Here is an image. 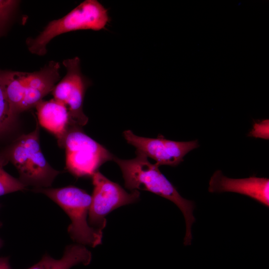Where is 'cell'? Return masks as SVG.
I'll return each mask as SVG.
<instances>
[{
    "label": "cell",
    "mask_w": 269,
    "mask_h": 269,
    "mask_svg": "<svg viewBox=\"0 0 269 269\" xmlns=\"http://www.w3.org/2000/svg\"><path fill=\"white\" fill-rule=\"evenodd\" d=\"M8 160L3 153L0 154V196L12 192L25 189V186L19 179L7 173L3 166Z\"/></svg>",
    "instance_id": "5bb4252c"
},
{
    "label": "cell",
    "mask_w": 269,
    "mask_h": 269,
    "mask_svg": "<svg viewBox=\"0 0 269 269\" xmlns=\"http://www.w3.org/2000/svg\"><path fill=\"white\" fill-rule=\"evenodd\" d=\"M63 147L65 148L66 168L77 177L92 176L103 163L114 157L78 127L69 128Z\"/></svg>",
    "instance_id": "5b68a950"
},
{
    "label": "cell",
    "mask_w": 269,
    "mask_h": 269,
    "mask_svg": "<svg viewBox=\"0 0 269 269\" xmlns=\"http://www.w3.org/2000/svg\"><path fill=\"white\" fill-rule=\"evenodd\" d=\"M3 244L2 240L0 238V248L2 247Z\"/></svg>",
    "instance_id": "d6986e66"
},
{
    "label": "cell",
    "mask_w": 269,
    "mask_h": 269,
    "mask_svg": "<svg viewBox=\"0 0 269 269\" xmlns=\"http://www.w3.org/2000/svg\"><path fill=\"white\" fill-rule=\"evenodd\" d=\"M35 108L40 125L54 135L59 145L63 147L64 138L70 128L69 116L66 106L53 99L42 100Z\"/></svg>",
    "instance_id": "8fae6325"
},
{
    "label": "cell",
    "mask_w": 269,
    "mask_h": 269,
    "mask_svg": "<svg viewBox=\"0 0 269 269\" xmlns=\"http://www.w3.org/2000/svg\"><path fill=\"white\" fill-rule=\"evenodd\" d=\"M136 156L131 159H122L115 156L113 160L120 168L125 187L133 191L141 190L151 192L174 203L182 212L185 221V246L191 244V227L195 221L193 212V202L183 198L176 188L161 172L159 165L150 163L143 153L136 150Z\"/></svg>",
    "instance_id": "6da1fadb"
},
{
    "label": "cell",
    "mask_w": 269,
    "mask_h": 269,
    "mask_svg": "<svg viewBox=\"0 0 269 269\" xmlns=\"http://www.w3.org/2000/svg\"><path fill=\"white\" fill-rule=\"evenodd\" d=\"M91 260L92 254L85 246L71 244L65 247L61 259L45 254L39 262L28 269H70L80 264L87 266Z\"/></svg>",
    "instance_id": "7c38bea8"
},
{
    "label": "cell",
    "mask_w": 269,
    "mask_h": 269,
    "mask_svg": "<svg viewBox=\"0 0 269 269\" xmlns=\"http://www.w3.org/2000/svg\"><path fill=\"white\" fill-rule=\"evenodd\" d=\"M16 116L0 86V135L13 127Z\"/></svg>",
    "instance_id": "9a60e30c"
},
{
    "label": "cell",
    "mask_w": 269,
    "mask_h": 269,
    "mask_svg": "<svg viewBox=\"0 0 269 269\" xmlns=\"http://www.w3.org/2000/svg\"><path fill=\"white\" fill-rule=\"evenodd\" d=\"M60 68L59 62L51 61L39 70L28 72L20 113L35 107L53 91L60 79Z\"/></svg>",
    "instance_id": "30bf717a"
},
{
    "label": "cell",
    "mask_w": 269,
    "mask_h": 269,
    "mask_svg": "<svg viewBox=\"0 0 269 269\" xmlns=\"http://www.w3.org/2000/svg\"><path fill=\"white\" fill-rule=\"evenodd\" d=\"M0 269H12L8 257L0 258Z\"/></svg>",
    "instance_id": "ac0fdd59"
},
{
    "label": "cell",
    "mask_w": 269,
    "mask_h": 269,
    "mask_svg": "<svg viewBox=\"0 0 269 269\" xmlns=\"http://www.w3.org/2000/svg\"><path fill=\"white\" fill-rule=\"evenodd\" d=\"M109 21L108 10L100 2L86 0L64 16L49 22L38 36L28 38L26 44L31 53L42 56L48 43L57 36L79 30H100Z\"/></svg>",
    "instance_id": "277c9868"
},
{
    "label": "cell",
    "mask_w": 269,
    "mask_h": 269,
    "mask_svg": "<svg viewBox=\"0 0 269 269\" xmlns=\"http://www.w3.org/2000/svg\"><path fill=\"white\" fill-rule=\"evenodd\" d=\"M1 225V222H0V226Z\"/></svg>",
    "instance_id": "ffe728a7"
},
{
    "label": "cell",
    "mask_w": 269,
    "mask_h": 269,
    "mask_svg": "<svg viewBox=\"0 0 269 269\" xmlns=\"http://www.w3.org/2000/svg\"><path fill=\"white\" fill-rule=\"evenodd\" d=\"M32 190L47 196L66 213L71 220L67 232L74 242L92 247L102 243V231L93 228L88 223L92 197L86 191L73 186Z\"/></svg>",
    "instance_id": "7a4b0ae2"
},
{
    "label": "cell",
    "mask_w": 269,
    "mask_h": 269,
    "mask_svg": "<svg viewBox=\"0 0 269 269\" xmlns=\"http://www.w3.org/2000/svg\"><path fill=\"white\" fill-rule=\"evenodd\" d=\"M19 1L0 0V38L6 33Z\"/></svg>",
    "instance_id": "2e32d148"
},
{
    "label": "cell",
    "mask_w": 269,
    "mask_h": 269,
    "mask_svg": "<svg viewBox=\"0 0 269 269\" xmlns=\"http://www.w3.org/2000/svg\"><path fill=\"white\" fill-rule=\"evenodd\" d=\"M91 177L93 191L88 221L90 226L102 231L107 224L106 216L119 207L136 202L140 193L137 190L127 192L98 171Z\"/></svg>",
    "instance_id": "8992f818"
},
{
    "label": "cell",
    "mask_w": 269,
    "mask_h": 269,
    "mask_svg": "<svg viewBox=\"0 0 269 269\" xmlns=\"http://www.w3.org/2000/svg\"><path fill=\"white\" fill-rule=\"evenodd\" d=\"M269 120H266L254 125L253 130L250 132L252 136L262 138H269Z\"/></svg>",
    "instance_id": "e0dca14e"
},
{
    "label": "cell",
    "mask_w": 269,
    "mask_h": 269,
    "mask_svg": "<svg viewBox=\"0 0 269 269\" xmlns=\"http://www.w3.org/2000/svg\"><path fill=\"white\" fill-rule=\"evenodd\" d=\"M39 130L37 122L34 131L20 135L3 152L17 169L19 180L34 189L48 188L60 173L49 164L42 153Z\"/></svg>",
    "instance_id": "3957f363"
},
{
    "label": "cell",
    "mask_w": 269,
    "mask_h": 269,
    "mask_svg": "<svg viewBox=\"0 0 269 269\" xmlns=\"http://www.w3.org/2000/svg\"><path fill=\"white\" fill-rule=\"evenodd\" d=\"M28 72L0 69V86L15 114L20 113Z\"/></svg>",
    "instance_id": "4fadbf2b"
},
{
    "label": "cell",
    "mask_w": 269,
    "mask_h": 269,
    "mask_svg": "<svg viewBox=\"0 0 269 269\" xmlns=\"http://www.w3.org/2000/svg\"><path fill=\"white\" fill-rule=\"evenodd\" d=\"M62 64L66 73L52 91L54 99L67 108L70 126L82 127L88 120L83 112V104L89 82L81 72L79 57L65 59Z\"/></svg>",
    "instance_id": "52a82bcc"
},
{
    "label": "cell",
    "mask_w": 269,
    "mask_h": 269,
    "mask_svg": "<svg viewBox=\"0 0 269 269\" xmlns=\"http://www.w3.org/2000/svg\"><path fill=\"white\" fill-rule=\"evenodd\" d=\"M208 190L210 192L238 193L269 207V179L267 178L253 176L246 178H230L217 170L210 178Z\"/></svg>",
    "instance_id": "9c48e42d"
},
{
    "label": "cell",
    "mask_w": 269,
    "mask_h": 269,
    "mask_svg": "<svg viewBox=\"0 0 269 269\" xmlns=\"http://www.w3.org/2000/svg\"><path fill=\"white\" fill-rule=\"evenodd\" d=\"M123 135L128 143L154 159L159 166H176L184 160L186 154L199 146L197 140L176 141L167 139L161 135L156 138L144 137L135 135L131 130L125 131Z\"/></svg>",
    "instance_id": "ba28073f"
}]
</instances>
